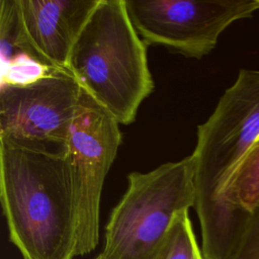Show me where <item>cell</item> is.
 <instances>
[{"mask_svg": "<svg viewBox=\"0 0 259 259\" xmlns=\"http://www.w3.org/2000/svg\"><path fill=\"white\" fill-rule=\"evenodd\" d=\"M193 205L191 156L146 173L132 172L110 213L100 254L104 259H155L176 214Z\"/></svg>", "mask_w": 259, "mask_h": 259, "instance_id": "3", "label": "cell"}, {"mask_svg": "<svg viewBox=\"0 0 259 259\" xmlns=\"http://www.w3.org/2000/svg\"><path fill=\"white\" fill-rule=\"evenodd\" d=\"M68 70L119 124L135 121L155 84L147 45L130 18L125 0L99 1L72 50Z\"/></svg>", "mask_w": 259, "mask_h": 259, "instance_id": "2", "label": "cell"}, {"mask_svg": "<svg viewBox=\"0 0 259 259\" xmlns=\"http://www.w3.org/2000/svg\"><path fill=\"white\" fill-rule=\"evenodd\" d=\"M155 259H202L188 210L176 214Z\"/></svg>", "mask_w": 259, "mask_h": 259, "instance_id": "11", "label": "cell"}, {"mask_svg": "<svg viewBox=\"0 0 259 259\" xmlns=\"http://www.w3.org/2000/svg\"><path fill=\"white\" fill-rule=\"evenodd\" d=\"M130 18L147 46L202 59L233 22L252 17L259 0H125Z\"/></svg>", "mask_w": 259, "mask_h": 259, "instance_id": "6", "label": "cell"}, {"mask_svg": "<svg viewBox=\"0 0 259 259\" xmlns=\"http://www.w3.org/2000/svg\"><path fill=\"white\" fill-rule=\"evenodd\" d=\"M100 0H18L33 51L49 68L68 70L72 50Z\"/></svg>", "mask_w": 259, "mask_h": 259, "instance_id": "9", "label": "cell"}, {"mask_svg": "<svg viewBox=\"0 0 259 259\" xmlns=\"http://www.w3.org/2000/svg\"><path fill=\"white\" fill-rule=\"evenodd\" d=\"M259 137V70L241 69L208 118L197 126L192 159L199 222L214 209L233 169Z\"/></svg>", "mask_w": 259, "mask_h": 259, "instance_id": "4", "label": "cell"}, {"mask_svg": "<svg viewBox=\"0 0 259 259\" xmlns=\"http://www.w3.org/2000/svg\"><path fill=\"white\" fill-rule=\"evenodd\" d=\"M121 141L118 121L82 89L67 145L73 172L81 256L97 246L102 188Z\"/></svg>", "mask_w": 259, "mask_h": 259, "instance_id": "7", "label": "cell"}, {"mask_svg": "<svg viewBox=\"0 0 259 259\" xmlns=\"http://www.w3.org/2000/svg\"><path fill=\"white\" fill-rule=\"evenodd\" d=\"M0 52L2 66L20 55L30 56L45 65L27 40L21 22L18 0L0 1Z\"/></svg>", "mask_w": 259, "mask_h": 259, "instance_id": "10", "label": "cell"}, {"mask_svg": "<svg viewBox=\"0 0 259 259\" xmlns=\"http://www.w3.org/2000/svg\"><path fill=\"white\" fill-rule=\"evenodd\" d=\"M94 259H104V258H103V256H102L101 254H99V255H98L96 258H94Z\"/></svg>", "mask_w": 259, "mask_h": 259, "instance_id": "13", "label": "cell"}, {"mask_svg": "<svg viewBox=\"0 0 259 259\" xmlns=\"http://www.w3.org/2000/svg\"><path fill=\"white\" fill-rule=\"evenodd\" d=\"M82 88L69 70L52 69L23 85L0 88V142L67 150Z\"/></svg>", "mask_w": 259, "mask_h": 259, "instance_id": "5", "label": "cell"}, {"mask_svg": "<svg viewBox=\"0 0 259 259\" xmlns=\"http://www.w3.org/2000/svg\"><path fill=\"white\" fill-rule=\"evenodd\" d=\"M231 259H259V207L247 218L242 237Z\"/></svg>", "mask_w": 259, "mask_h": 259, "instance_id": "12", "label": "cell"}, {"mask_svg": "<svg viewBox=\"0 0 259 259\" xmlns=\"http://www.w3.org/2000/svg\"><path fill=\"white\" fill-rule=\"evenodd\" d=\"M0 199L10 240L23 259L80 256L68 149L53 151L0 142Z\"/></svg>", "mask_w": 259, "mask_h": 259, "instance_id": "1", "label": "cell"}, {"mask_svg": "<svg viewBox=\"0 0 259 259\" xmlns=\"http://www.w3.org/2000/svg\"><path fill=\"white\" fill-rule=\"evenodd\" d=\"M259 207V137L237 163L212 212L199 222L204 259H231L247 218Z\"/></svg>", "mask_w": 259, "mask_h": 259, "instance_id": "8", "label": "cell"}]
</instances>
